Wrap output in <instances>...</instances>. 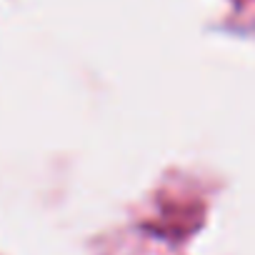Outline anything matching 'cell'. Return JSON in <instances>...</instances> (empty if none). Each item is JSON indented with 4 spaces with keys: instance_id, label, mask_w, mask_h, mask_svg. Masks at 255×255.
I'll use <instances>...</instances> for the list:
<instances>
[]
</instances>
